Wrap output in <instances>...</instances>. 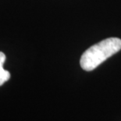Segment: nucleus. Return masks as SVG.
Segmentation results:
<instances>
[{"label":"nucleus","mask_w":121,"mask_h":121,"mask_svg":"<svg viewBox=\"0 0 121 121\" xmlns=\"http://www.w3.org/2000/svg\"><path fill=\"white\" fill-rule=\"evenodd\" d=\"M6 61V55L0 52V86L2 85L10 78L9 72L3 69V64Z\"/></svg>","instance_id":"obj_2"},{"label":"nucleus","mask_w":121,"mask_h":121,"mask_svg":"<svg viewBox=\"0 0 121 121\" xmlns=\"http://www.w3.org/2000/svg\"><path fill=\"white\" fill-rule=\"evenodd\" d=\"M121 50V39L109 38L90 47L81 56V68L86 71H91L97 68L107 59Z\"/></svg>","instance_id":"obj_1"}]
</instances>
